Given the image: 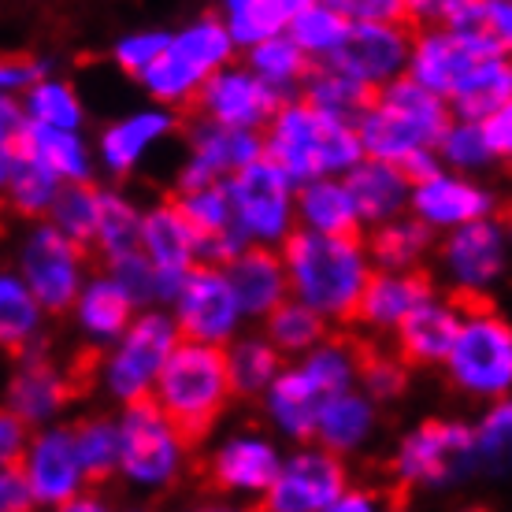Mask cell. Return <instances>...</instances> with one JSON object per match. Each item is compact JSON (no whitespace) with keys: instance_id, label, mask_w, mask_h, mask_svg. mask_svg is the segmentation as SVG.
Here are the masks:
<instances>
[{"instance_id":"6da1fadb","label":"cell","mask_w":512,"mask_h":512,"mask_svg":"<svg viewBox=\"0 0 512 512\" xmlns=\"http://www.w3.org/2000/svg\"><path fill=\"white\" fill-rule=\"evenodd\" d=\"M364 342L346 334H327L320 346L308 349L305 357L282 364L268 394L260 397L264 423L290 446L316 442V423L327 401L342 390L360 386V364H364Z\"/></svg>"},{"instance_id":"7a4b0ae2","label":"cell","mask_w":512,"mask_h":512,"mask_svg":"<svg viewBox=\"0 0 512 512\" xmlns=\"http://www.w3.org/2000/svg\"><path fill=\"white\" fill-rule=\"evenodd\" d=\"M279 249L290 271V294L323 312L334 327L357 320L360 297L375 275V256L364 234H320L297 227Z\"/></svg>"},{"instance_id":"3957f363","label":"cell","mask_w":512,"mask_h":512,"mask_svg":"<svg viewBox=\"0 0 512 512\" xmlns=\"http://www.w3.org/2000/svg\"><path fill=\"white\" fill-rule=\"evenodd\" d=\"M268 156L282 164L297 182L320 179V175H349L364 160L357 119L323 112L316 104L294 93L286 97L268 127Z\"/></svg>"},{"instance_id":"277c9868","label":"cell","mask_w":512,"mask_h":512,"mask_svg":"<svg viewBox=\"0 0 512 512\" xmlns=\"http://www.w3.org/2000/svg\"><path fill=\"white\" fill-rule=\"evenodd\" d=\"M453 119L457 116L449 97L427 90L412 75H401L390 86L375 90L368 108L357 116V130L364 141V156L405 164L420 149H438Z\"/></svg>"},{"instance_id":"5b68a950","label":"cell","mask_w":512,"mask_h":512,"mask_svg":"<svg viewBox=\"0 0 512 512\" xmlns=\"http://www.w3.org/2000/svg\"><path fill=\"white\" fill-rule=\"evenodd\" d=\"M234 379L227 349L182 338L156 379L153 401L197 442H205L234 401Z\"/></svg>"},{"instance_id":"8992f818","label":"cell","mask_w":512,"mask_h":512,"mask_svg":"<svg viewBox=\"0 0 512 512\" xmlns=\"http://www.w3.org/2000/svg\"><path fill=\"white\" fill-rule=\"evenodd\" d=\"M119 483L130 494L156 498L175 487L190 464L193 438L153 397L119 405Z\"/></svg>"},{"instance_id":"52a82bcc","label":"cell","mask_w":512,"mask_h":512,"mask_svg":"<svg viewBox=\"0 0 512 512\" xmlns=\"http://www.w3.org/2000/svg\"><path fill=\"white\" fill-rule=\"evenodd\" d=\"M479 472L475 423L431 416L397 438L386 475L401 494H446Z\"/></svg>"},{"instance_id":"ba28073f","label":"cell","mask_w":512,"mask_h":512,"mask_svg":"<svg viewBox=\"0 0 512 512\" xmlns=\"http://www.w3.org/2000/svg\"><path fill=\"white\" fill-rule=\"evenodd\" d=\"M238 41H234L231 26L223 23L219 12H205L190 19L186 26L171 30V45L164 56L156 60L138 86L145 97L156 104H167L175 112H193L197 93L205 90V82L216 75L219 67H227L238 56Z\"/></svg>"},{"instance_id":"9c48e42d","label":"cell","mask_w":512,"mask_h":512,"mask_svg":"<svg viewBox=\"0 0 512 512\" xmlns=\"http://www.w3.org/2000/svg\"><path fill=\"white\" fill-rule=\"evenodd\" d=\"M182 342L179 320L167 305L138 308V316L119 334L116 346H108L97 360V383L112 405H130L141 397H153L156 379Z\"/></svg>"},{"instance_id":"30bf717a","label":"cell","mask_w":512,"mask_h":512,"mask_svg":"<svg viewBox=\"0 0 512 512\" xmlns=\"http://www.w3.org/2000/svg\"><path fill=\"white\" fill-rule=\"evenodd\" d=\"M442 372L446 383L475 405L512 394V323L490 301H468V316Z\"/></svg>"},{"instance_id":"8fae6325","label":"cell","mask_w":512,"mask_h":512,"mask_svg":"<svg viewBox=\"0 0 512 512\" xmlns=\"http://www.w3.org/2000/svg\"><path fill=\"white\" fill-rule=\"evenodd\" d=\"M512 271L509 219L487 216L438 234L435 275L449 294L464 301H490V294Z\"/></svg>"},{"instance_id":"7c38bea8","label":"cell","mask_w":512,"mask_h":512,"mask_svg":"<svg viewBox=\"0 0 512 512\" xmlns=\"http://www.w3.org/2000/svg\"><path fill=\"white\" fill-rule=\"evenodd\" d=\"M12 268L41 297L49 316H71L82 286L90 279V245L75 242L52 219H30L15 238Z\"/></svg>"},{"instance_id":"4fadbf2b","label":"cell","mask_w":512,"mask_h":512,"mask_svg":"<svg viewBox=\"0 0 512 512\" xmlns=\"http://www.w3.org/2000/svg\"><path fill=\"white\" fill-rule=\"evenodd\" d=\"M275 431L264 427H234L227 435H219L208 446L201 475L216 490L219 498L245 501V505H264L282 468V453L275 442Z\"/></svg>"},{"instance_id":"5bb4252c","label":"cell","mask_w":512,"mask_h":512,"mask_svg":"<svg viewBox=\"0 0 512 512\" xmlns=\"http://www.w3.org/2000/svg\"><path fill=\"white\" fill-rule=\"evenodd\" d=\"M297 190L301 182L275 164L268 153L245 164L238 175L227 179L234 219L242 227L245 242L256 245H282L297 231Z\"/></svg>"},{"instance_id":"9a60e30c","label":"cell","mask_w":512,"mask_h":512,"mask_svg":"<svg viewBox=\"0 0 512 512\" xmlns=\"http://www.w3.org/2000/svg\"><path fill=\"white\" fill-rule=\"evenodd\" d=\"M171 312L179 320L182 338L193 342H208V346H231L234 338L245 331V312L242 301L234 294L231 275L223 264L201 260L182 275L179 294L171 297Z\"/></svg>"},{"instance_id":"2e32d148","label":"cell","mask_w":512,"mask_h":512,"mask_svg":"<svg viewBox=\"0 0 512 512\" xmlns=\"http://www.w3.org/2000/svg\"><path fill=\"white\" fill-rule=\"evenodd\" d=\"M182 141H186V153H182V164L175 171L171 193L227 182L245 164H253L268 153L264 130L227 127V123H216V119L205 116H193V123H186Z\"/></svg>"},{"instance_id":"e0dca14e","label":"cell","mask_w":512,"mask_h":512,"mask_svg":"<svg viewBox=\"0 0 512 512\" xmlns=\"http://www.w3.org/2000/svg\"><path fill=\"white\" fill-rule=\"evenodd\" d=\"M353 487L346 468V457L320 442H297L286 449L279 468V479L264 498V509L271 512H334L342 494Z\"/></svg>"},{"instance_id":"ac0fdd59","label":"cell","mask_w":512,"mask_h":512,"mask_svg":"<svg viewBox=\"0 0 512 512\" xmlns=\"http://www.w3.org/2000/svg\"><path fill=\"white\" fill-rule=\"evenodd\" d=\"M19 468L34 487L38 509H67L82 490H90V475L78 461L71 423L34 427V438H30Z\"/></svg>"},{"instance_id":"d6986e66","label":"cell","mask_w":512,"mask_h":512,"mask_svg":"<svg viewBox=\"0 0 512 512\" xmlns=\"http://www.w3.org/2000/svg\"><path fill=\"white\" fill-rule=\"evenodd\" d=\"M279 90H271L264 78L256 75L253 67L245 64H227L219 67L216 75L205 82V90L197 93L193 116L216 119L227 127H245V130H264L282 108Z\"/></svg>"},{"instance_id":"ffe728a7","label":"cell","mask_w":512,"mask_h":512,"mask_svg":"<svg viewBox=\"0 0 512 512\" xmlns=\"http://www.w3.org/2000/svg\"><path fill=\"white\" fill-rule=\"evenodd\" d=\"M179 116L175 108L167 104H149V108H134L127 116L112 119L97 130V160H101V171L112 182H123L138 171L153 149H160L167 138L179 134Z\"/></svg>"},{"instance_id":"44dd1931","label":"cell","mask_w":512,"mask_h":512,"mask_svg":"<svg viewBox=\"0 0 512 512\" xmlns=\"http://www.w3.org/2000/svg\"><path fill=\"white\" fill-rule=\"evenodd\" d=\"M71 397H75V375L49 357L45 342L15 357V368L4 386L8 412L23 416L30 427H45V423H60Z\"/></svg>"},{"instance_id":"7402d4cb","label":"cell","mask_w":512,"mask_h":512,"mask_svg":"<svg viewBox=\"0 0 512 512\" xmlns=\"http://www.w3.org/2000/svg\"><path fill=\"white\" fill-rule=\"evenodd\" d=\"M409 212L431 223L438 234L475 223V219H487L501 212V197L494 186L479 182V175H464L453 167H442L431 179H423L412 186V205Z\"/></svg>"},{"instance_id":"603a6c76","label":"cell","mask_w":512,"mask_h":512,"mask_svg":"<svg viewBox=\"0 0 512 512\" xmlns=\"http://www.w3.org/2000/svg\"><path fill=\"white\" fill-rule=\"evenodd\" d=\"M412 23H375V19H353L346 45L338 49V64L353 71L372 90H383L394 78L409 71L412 56Z\"/></svg>"},{"instance_id":"cb8c5ba5","label":"cell","mask_w":512,"mask_h":512,"mask_svg":"<svg viewBox=\"0 0 512 512\" xmlns=\"http://www.w3.org/2000/svg\"><path fill=\"white\" fill-rule=\"evenodd\" d=\"M483 56H490V52L483 49L472 34L457 30V26L420 23V30L412 34V56H409V71H405V75L423 82L427 90L449 97Z\"/></svg>"},{"instance_id":"d4e9b609","label":"cell","mask_w":512,"mask_h":512,"mask_svg":"<svg viewBox=\"0 0 512 512\" xmlns=\"http://www.w3.org/2000/svg\"><path fill=\"white\" fill-rule=\"evenodd\" d=\"M435 275L423 268H375L368 290L360 297L357 327L364 338H394L412 308H420L435 294Z\"/></svg>"},{"instance_id":"484cf974","label":"cell","mask_w":512,"mask_h":512,"mask_svg":"<svg viewBox=\"0 0 512 512\" xmlns=\"http://www.w3.org/2000/svg\"><path fill=\"white\" fill-rule=\"evenodd\" d=\"M468 316V301L457 294H431L420 308H412L405 323L394 331V349L409 360L412 368H442L449 349L461 334Z\"/></svg>"},{"instance_id":"4316f807","label":"cell","mask_w":512,"mask_h":512,"mask_svg":"<svg viewBox=\"0 0 512 512\" xmlns=\"http://www.w3.org/2000/svg\"><path fill=\"white\" fill-rule=\"evenodd\" d=\"M223 268L231 275V286L242 301V312L249 323H264L290 297V271H286L279 245L249 242Z\"/></svg>"},{"instance_id":"83f0119b","label":"cell","mask_w":512,"mask_h":512,"mask_svg":"<svg viewBox=\"0 0 512 512\" xmlns=\"http://www.w3.org/2000/svg\"><path fill=\"white\" fill-rule=\"evenodd\" d=\"M141 249L153 256V264L164 271L175 294L182 286V275L201 264V234L190 223V216L182 212V205L175 201V193L167 201L145 208L141 216Z\"/></svg>"},{"instance_id":"f1b7e54d","label":"cell","mask_w":512,"mask_h":512,"mask_svg":"<svg viewBox=\"0 0 512 512\" xmlns=\"http://www.w3.org/2000/svg\"><path fill=\"white\" fill-rule=\"evenodd\" d=\"M134 316H138V301L119 286L116 275H108L104 268L86 279L75 308H71V323H75L78 338L97 353L116 346L119 334L134 323Z\"/></svg>"},{"instance_id":"f546056e","label":"cell","mask_w":512,"mask_h":512,"mask_svg":"<svg viewBox=\"0 0 512 512\" xmlns=\"http://www.w3.org/2000/svg\"><path fill=\"white\" fill-rule=\"evenodd\" d=\"M8 141H15V145H19L23 153L34 156V160H41L52 175H60L64 182H93L97 171H101L97 145H93L82 130L49 127V123H38V119L26 116L23 130Z\"/></svg>"},{"instance_id":"4dcf8cb0","label":"cell","mask_w":512,"mask_h":512,"mask_svg":"<svg viewBox=\"0 0 512 512\" xmlns=\"http://www.w3.org/2000/svg\"><path fill=\"white\" fill-rule=\"evenodd\" d=\"M175 201H179L182 212L190 216V223L201 234V260L227 264L231 256H238L249 245L242 227H238V219H234L227 182H212V186H197V190H179Z\"/></svg>"},{"instance_id":"1f68e13d","label":"cell","mask_w":512,"mask_h":512,"mask_svg":"<svg viewBox=\"0 0 512 512\" xmlns=\"http://www.w3.org/2000/svg\"><path fill=\"white\" fill-rule=\"evenodd\" d=\"M0 186H4V205L23 223L45 219L64 190V179L52 175L49 167L23 153L15 141H0Z\"/></svg>"},{"instance_id":"d6a6232c","label":"cell","mask_w":512,"mask_h":512,"mask_svg":"<svg viewBox=\"0 0 512 512\" xmlns=\"http://www.w3.org/2000/svg\"><path fill=\"white\" fill-rule=\"evenodd\" d=\"M375 435H379V401L364 386L334 394L316 423V442L346 461L372 446Z\"/></svg>"},{"instance_id":"836d02e7","label":"cell","mask_w":512,"mask_h":512,"mask_svg":"<svg viewBox=\"0 0 512 512\" xmlns=\"http://www.w3.org/2000/svg\"><path fill=\"white\" fill-rule=\"evenodd\" d=\"M346 179L360 205L364 227H379L386 219L409 212L416 182L409 179V171L401 164H390V160H379V156H364Z\"/></svg>"},{"instance_id":"e575fe53","label":"cell","mask_w":512,"mask_h":512,"mask_svg":"<svg viewBox=\"0 0 512 512\" xmlns=\"http://www.w3.org/2000/svg\"><path fill=\"white\" fill-rule=\"evenodd\" d=\"M297 227L320 234H364V216L346 175H320L297 190Z\"/></svg>"},{"instance_id":"d590c367","label":"cell","mask_w":512,"mask_h":512,"mask_svg":"<svg viewBox=\"0 0 512 512\" xmlns=\"http://www.w3.org/2000/svg\"><path fill=\"white\" fill-rule=\"evenodd\" d=\"M364 238L375 256V268H423L427 260H435L438 249V231L416 212H401L379 227H368Z\"/></svg>"},{"instance_id":"8d00e7d4","label":"cell","mask_w":512,"mask_h":512,"mask_svg":"<svg viewBox=\"0 0 512 512\" xmlns=\"http://www.w3.org/2000/svg\"><path fill=\"white\" fill-rule=\"evenodd\" d=\"M45 320H52L41 297L26 286V279L15 268L0 275V342L4 349L19 357L26 349L41 346L45 338Z\"/></svg>"},{"instance_id":"74e56055","label":"cell","mask_w":512,"mask_h":512,"mask_svg":"<svg viewBox=\"0 0 512 512\" xmlns=\"http://www.w3.org/2000/svg\"><path fill=\"white\" fill-rule=\"evenodd\" d=\"M512 101V52L483 56L479 64L464 75V82L449 93L453 116L457 119H490Z\"/></svg>"},{"instance_id":"f35d334b","label":"cell","mask_w":512,"mask_h":512,"mask_svg":"<svg viewBox=\"0 0 512 512\" xmlns=\"http://www.w3.org/2000/svg\"><path fill=\"white\" fill-rule=\"evenodd\" d=\"M227 364H231L234 394L245 401H260L268 394V386L275 383V375L282 372L286 357L264 334V327H256V331H242L227 346Z\"/></svg>"},{"instance_id":"ab89813d","label":"cell","mask_w":512,"mask_h":512,"mask_svg":"<svg viewBox=\"0 0 512 512\" xmlns=\"http://www.w3.org/2000/svg\"><path fill=\"white\" fill-rule=\"evenodd\" d=\"M349 30H353V19L334 0H312L305 8L290 12V23H286V34L308 52L312 64L334 60L338 49L346 45Z\"/></svg>"},{"instance_id":"60d3db41","label":"cell","mask_w":512,"mask_h":512,"mask_svg":"<svg viewBox=\"0 0 512 512\" xmlns=\"http://www.w3.org/2000/svg\"><path fill=\"white\" fill-rule=\"evenodd\" d=\"M301 97H308L323 112L357 119L375 97V90L368 82H360L353 71H346L338 60H323V64H312L305 86H301Z\"/></svg>"},{"instance_id":"b9f144b4","label":"cell","mask_w":512,"mask_h":512,"mask_svg":"<svg viewBox=\"0 0 512 512\" xmlns=\"http://www.w3.org/2000/svg\"><path fill=\"white\" fill-rule=\"evenodd\" d=\"M264 327V334H268L271 342L279 346V353L286 360L294 357H305L308 349H316L331 334L334 323L323 316V312H316V308L308 305V301H301V297H286L275 312H271L268 320L260 323Z\"/></svg>"},{"instance_id":"7bdbcfd3","label":"cell","mask_w":512,"mask_h":512,"mask_svg":"<svg viewBox=\"0 0 512 512\" xmlns=\"http://www.w3.org/2000/svg\"><path fill=\"white\" fill-rule=\"evenodd\" d=\"M245 64L253 67L256 75L264 78L271 90H279L282 97L301 93L308 71H312L308 52L301 49L286 30L275 34V38H268V41H260V45H253V49H245Z\"/></svg>"},{"instance_id":"ee69618b","label":"cell","mask_w":512,"mask_h":512,"mask_svg":"<svg viewBox=\"0 0 512 512\" xmlns=\"http://www.w3.org/2000/svg\"><path fill=\"white\" fill-rule=\"evenodd\" d=\"M75 431L78 461L90 475V487H104L108 479H119V416L90 412L71 423Z\"/></svg>"},{"instance_id":"f6af8a7d","label":"cell","mask_w":512,"mask_h":512,"mask_svg":"<svg viewBox=\"0 0 512 512\" xmlns=\"http://www.w3.org/2000/svg\"><path fill=\"white\" fill-rule=\"evenodd\" d=\"M141 216L145 208H138L119 186H101V223H97V238H93V253L108 260L127 249L141 245Z\"/></svg>"},{"instance_id":"bcb514c9","label":"cell","mask_w":512,"mask_h":512,"mask_svg":"<svg viewBox=\"0 0 512 512\" xmlns=\"http://www.w3.org/2000/svg\"><path fill=\"white\" fill-rule=\"evenodd\" d=\"M216 12L223 15V23L231 26L242 52L282 34L290 23L286 0H216Z\"/></svg>"},{"instance_id":"7dc6e473","label":"cell","mask_w":512,"mask_h":512,"mask_svg":"<svg viewBox=\"0 0 512 512\" xmlns=\"http://www.w3.org/2000/svg\"><path fill=\"white\" fill-rule=\"evenodd\" d=\"M479 472L490 479H512V394L490 401L475 420Z\"/></svg>"},{"instance_id":"c3c4849f","label":"cell","mask_w":512,"mask_h":512,"mask_svg":"<svg viewBox=\"0 0 512 512\" xmlns=\"http://www.w3.org/2000/svg\"><path fill=\"white\" fill-rule=\"evenodd\" d=\"M104 271L108 275H116L119 286L127 290L138 308H149V305H171V297H175V286L167 279L164 271L153 264V256L145 253V249H127V253L119 256H108L104 260Z\"/></svg>"},{"instance_id":"681fc988","label":"cell","mask_w":512,"mask_h":512,"mask_svg":"<svg viewBox=\"0 0 512 512\" xmlns=\"http://www.w3.org/2000/svg\"><path fill=\"white\" fill-rule=\"evenodd\" d=\"M23 108L30 119L49 123V127H71V130L86 127L82 93L60 75H49V78H41L38 86H30V90L23 93Z\"/></svg>"},{"instance_id":"f907efd6","label":"cell","mask_w":512,"mask_h":512,"mask_svg":"<svg viewBox=\"0 0 512 512\" xmlns=\"http://www.w3.org/2000/svg\"><path fill=\"white\" fill-rule=\"evenodd\" d=\"M438 156L442 164L464 175H483L498 164V153L487 138V127L479 119H453L446 130V138L438 141Z\"/></svg>"},{"instance_id":"816d5d0a","label":"cell","mask_w":512,"mask_h":512,"mask_svg":"<svg viewBox=\"0 0 512 512\" xmlns=\"http://www.w3.org/2000/svg\"><path fill=\"white\" fill-rule=\"evenodd\" d=\"M45 219H52L64 234L93 249L97 223H101V186L97 182H64V190Z\"/></svg>"},{"instance_id":"f5cc1de1","label":"cell","mask_w":512,"mask_h":512,"mask_svg":"<svg viewBox=\"0 0 512 512\" xmlns=\"http://www.w3.org/2000/svg\"><path fill=\"white\" fill-rule=\"evenodd\" d=\"M412 379V364L397 349H364V364H360V386L379 401V405H390L397 397H405Z\"/></svg>"},{"instance_id":"db71d44e","label":"cell","mask_w":512,"mask_h":512,"mask_svg":"<svg viewBox=\"0 0 512 512\" xmlns=\"http://www.w3.org/2000/svg\"><path fill=\"white\" fill-rule=\"evenodd\" d=\"M167 45H171V30L138 26V30H130V34H123V38H116V45H112V64H116L127 78L138 82V78L164 56Z\"/></svg>"},{"instance_id":"11a10c76","label":"cell","mask_w":512,"mask_h":512,"mask_svg":"<svg viewBox=\"0 0 512 512\" xmlns=\"http://www.w3.org/2000/svg\"><path fill=\"white\" fill-rule=\"evenodd\" d=\"M56 75V64L49 56H34V52H12L0 64V93H19L23 97L30 86H38L41 78Z\"/></svg>"},{"instance_id":"9f6ffc18","label":"cell","mask_w":512,"mask_h":512,"mask_svg":"<svg viewBox=\"0 0 512 512\" xmlns=\"http://www.w3.org/2000/svg\"><path fill=\"white\" fill-rule=\"evenodd\" d=\"M0 509L4 512H30L38 509L34 487L19 464H0Z\"/></svg>"},{"instance_id":"6f0895ef","label":"cell","mask_w":512,"mask_h":512,"mask_svg":"<svg viewBox=\"0 0 512 512\" xmlns=\"http://www.w3.org/2000/svg\"><path fill=\"white\" fill-rule=\"evenodd\" d=\"M349 19H375V23H412L409 0H334Z\"/></svg>"},{"instance_id":"680465c9","label":"cell","mask_w":512,"mask_h":512,"mask_svg":"<svg viewBox=\"0 0 512 512\" xmlns=\"http://www.w3.org/2000/svg\"><path fill=\"white\" fill-rule=\"evenodd\" d=\"M30 438H34V427H30L23 416H15V412L4 409V416H0V464L23 461Z\"/></svg>"},{"instance_id":"91938a15","label":"cell","mask_w":512,"mask_h":512,"mask_svg":"<svg viewBox=\"0 0 512 512\" xmlns=\"http://www.w3.org/2000/svg\"><path fill=\"white\" fill-rule=\"evenodd\" d=\"M483 127H487V138L498 153V164H512V101L490 119H483Z\"/></svg>"},{"instance_id":"94428289","label":"cell","mask_w":512,"mask_h":512,"mask_svg":"<svg viewBox=\"0 0 512 512\" xmlns=\"http://www.w3.org/2000/svg\"><path fill=\"white\" fill-rule=\"evenodd\" d=\"M26 123V108H23V97L19 93H4L0 97V141L15 138Z\"/></svg>"},{"instance_id":"6125c7cd","label":"cell","mask_w":512,"mask_h":512,"mask_svg":"<svg viewBox=\"0 0 512 512\" xmlns=\"http://www.w3.org/2000/svg\"><path fill=\"white\" fill-rule=\"evenodd\" d=\"M383 509V494L375 487H349L342 501L334 505V512H375Z\"/></svg>"},{"instance_id":"be15d7a7","label":"cell","mask_w":512,"mask_h":512,"mask_svg":"<svg viewBox=\"0 0 512 512\" xmlns=\"http://www.w3.org/2000/svg\"><path fill=\"white\" fill-rule=\"evenodd\" d=\"M86 494H90V490H82V494H78V498L71 501V505H67V512H93V509H108V501H104V498H86Z\"/></svg>"},{"instance_id":"e7e4bbea","label":"cell","mask_w":512,"mask_h":512,"mask_svg":"<svg viewBox=\"0 0 512 512\" xmlns=\"http://www.w3.org/2000/svg\"><path fill=\"white\" fill-rule=\"evenodd\" d=\"M305 4H312V0H286V8H290V12H297V8H305Z\"/></svg>"},{"instance_id":"03108f58","label":"cell","mask_w":512,"mask_h":512,"mask_svg":"<svg viewBox=\"0 0 512 512\" xmlns=\"http://www.w3.org/2000/svg\"><path fill=\"white\" fill-rule=\"evenodd\" d=\"M505 219H509V227H512V208H509V216H505Z\"/></svg>"}]
</instances>
